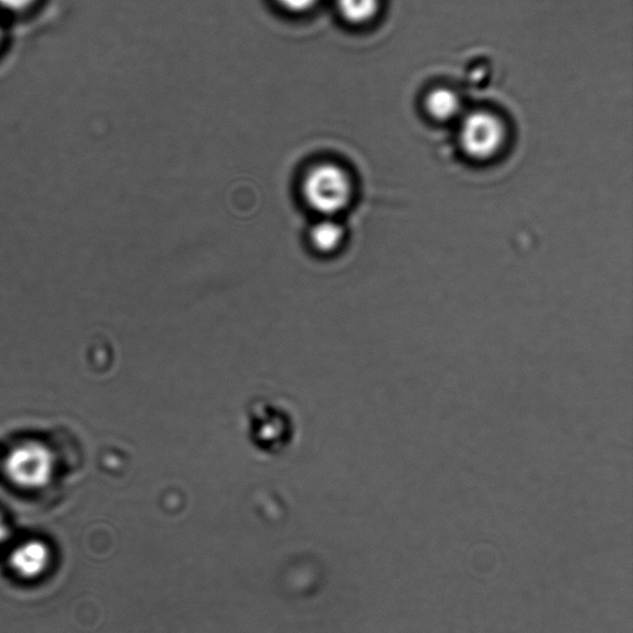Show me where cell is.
Masks as SVG:
<instances>
[{"mask_svg": "<svg viewBox=\"0 0 633 633\" xmlns=\"http://www.w3.org/2000/svg\"><path fill=\"white\" fill-rule=\"evenodd\" d=\"M507 138L505 123L489 111L465 115L460 123L459 144L464 154L475 161H489L504 149Z\"/></svg>", "mask_w": 633, "mask_h": 633, "instance_id": "obj_2", "label": "cell"}, {"mask_svg": "<svg viewBox=\"0 0 633 633\" xmlns=\"http://www.w3.org/2000/svg\"><path fill=\"white\" fill-rule=\"evenodd\" d=\"M35 2L36 0H0V7L9 10V12L19 13L29 9Z\"/></svg>", "mask_w": 633, "mask_h": 633, "instance_id": "obj_10", "label": "cell"}, {"mask_svg": "<svg viewBox=\"0 0 633 633\" xmlns=\"http://www.w3.org/2000/svg\"><path fill=\"white\" fill-rule=\"evenodd\" d=\"M47 562H49V551L45 544L40 542L24 544L15 551L13 556L15 569L26 577L39 575L46 568Z\"/></svg>", "mask_w": 633, "mask_h": 633, "instance_id": "obj_6", "label": "cell"}, {"mask_svg": "<svg viewBox=\"0 0 633 633\" xmlns=\"http://www.w3.org/2000/svg\"><path fill=\"white\" fill-rule=\"evenodd\" d=\"M277 5L291 14H305L317 7L319 0H276Z\"/></svg>", "mask_w": 633, "mask_h": 633, "instance_id": "obj_9", "label": "cell"}, {"mask_svg": "<svg viewBox=\"0 0 633 633\" xmlns=\"http://www.w3.org/2000/svg\"><path fill=\"white\" fill-rule=\"evenodd\" d=\"M425 107L428 115L437 122H449L462 113V99L449 88H436L427 94Z\"/></svg>", "mask_w": 633, "mask_h": 633, "instance_id": "obj_5", "label": "cell"}, {"mask_svg": "<svg viewBox=\"0 0 633 633\" xmlns=\"http://www.w3.org/2000/svg\"><path fill=\"white\" fill-rule=\"evenodd\" d=\"M2 35H3V33H2V26H0V41H2Z\"/></svg>", "mask_w": 633, "mask_h": 633, "instance_id": "obj_12", "label": "cell"}, {"mask_svg": "<svg viewBox=\"0 0 633 633\" xmlns=\"http://www.w3.org/2000/svg\"><path fill=\"white\" fill-rule=\"evenodd\" d=\"M381 0H336L340 18L350 25H365L376 18Z\"/></svg>", "mask_w": 633, "mask_h": 633, "instance_id": "obj_7", "label": "cell"}, {"mask_svg": "<svg viewBox=\"0 0 633 633\" xmlns=\"http://www.w3.org/2000/svg\"><path fill=\"white\" fill-rule=\"evenodd\" d=\"M310 235L313 248L323 253H331L343 243L344 230L336 222L323 221L311 229Z\"/></svg>", "mask_w": 633, "mask_h": 633, "instance_id": "obj_8", "label": "cell"}, {"mask_svg": "<svg viewBox=\"0 0 633 633\" xmlns=\"http://www.w3.org/2000/svg\"><path fill=\"white\" fill-rule=\"evenodd\" d=\"M8 472L17 483L39 486L46 483L51 474V458L45 448L39 446L20 447L8 460Z\"/></svg>", "mask_w": 633, "mask_h": 633, "instance_id": "obj_4", "label": "cell"}, {"mask_svg": "<svg viewBox=\"0 0 633 633\" xmlns=\"http://www.w3.org/2000/svg\"><path fill=\"white\" fill-rule=\"evenodd\" d=\"M303 193L315 211L334 214L348 206L353 196V183L342 167L322 164L313 167L303 183Z\"/></svg>", "mask_w": 633, "mask_h": 633, "instance_id": "obj_1", "label": "cell"}, {"mask_svg": "<svg viewBox=\"0 0 633 633\" xmlns=\"http://www.w3.org/2000/svg\"><path fill=\"white\" fill-rule=\"evenodd\" d=\"M295 423L284 408L260 402L249 411V439L258 451L277 455L290 446Z\"/></svg>", "mask_w": 633, "mask_h": 633, "instance_id": "obj_3", "label": "cell"}, {"mask_svg": "<svg viewBox=\"0 0 633 633\" xmlns=\"http://www.w3.org/2000/svg\"><path fill=\"white\" fill-rule=\"evenodd\" d=\"M5 535H7V527H5L4 522L0 519V542L4 540Z\"/></svg>", "mask_w": 633, "mask_h": 633, "instance_id": "obj_11", "label": "cell"}]
</instances>
